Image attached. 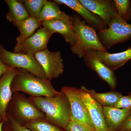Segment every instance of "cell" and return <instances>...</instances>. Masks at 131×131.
<instances>
[{
    "instance_id": "obj_27",
    "label": "cell",
    "mask_w": 131,
    "mask_h": 131,
    "mask_svg": "<svg viewBox=\"0 0 131 131\" xmlns=\"http://www.w3.org/2000/svg\"><path fill=\"white\" fill-rule=\"evenodd\" d=\"M64 129L66 131H90L82 124L73 121H70Z\"/></svg>"
},
{
    "instance_id": "obj_21",
    "label": "cell",
    "mask_w": 131,
    "mask_h": 131,
    "mask_svg": "<svg viewBox=\"0 0 131 131\" xmlns=\"http://www.w3.org/2000/svg\"><path fill=\"white\" fill-rule=\"evenodd\" d=\"M8 7L6 19L12 23L21 21L29 17V15L21 1L5 0Z\"/></svg>"
},
{
    "instance_id": "obj_5",
    "label": "cell",
    "mask_w": 131,
    "mask_h": 131,
    "mask_svg": "<svg viewBox=\"0 0 131 131\" xmlns=\"http://www.w3.org/2000/svg\"><path fill=\"white\" fill-rule=\"evenodd\" d=\"M0 60L12 68L25 70L37 77L48 79L34 56L8 51L0 44Z\"/></svg>"
},
{
    "instance_id": "obj_3",
    "label": "cell",
    "mask_w": 131,
    "mask_h": 131,
    "mask_svg": "<svg viewBox=\"0 0 131 131\" xmlns=\"http://www.w3.org/2000/svg\"><path fill=\"white\" fill-rule=\"evenodd\" d=\"M73 16V28L77 38L75 43L71 47L73 54L82 58L90 49L108 52L99 40L95 29L86 25L78 15L74 14Z\"/></svg>"
},
{
    "instance_id": "obj_25",
    "label": "cell",
    "mask_w": 131,
    "mask_h": 131,
    "mask_svg": "<svg viewBox=\"0 0 131 131\" xmlns=\"http://www.w3.org/2000/svg\"><path fill=\"white\" fill-rule=\"evenodd\" d=\"M4 122L14 131H33L19 123L8 112H6Z\"/></svg>"
},
{
    "instance_id": "obj_24",
    "label": "cell",
    "mask_w": 131,
    "mask_h": 131,
    "mask_svg": "<svg viewBox=\"0 0 131 131\" xmlns=\"http://www.w3.org/2000/svg\"><path fill=\"white\" fill-rule=\"evenodd\" d=\"M118 15L126 21L131 19V2L129 0H114Z\"/></svg>"
},
{
    "instance_id": "obj_12",
    "label": "cell",
    "mask_w": 131,
    "mask_h": 131,
    "mask_svg": "<svg viewBox=\"0 0 131 131\" xmlns=\"http://www.w3.org/2000/svg\"><path fill=\"white\" fill-rule=\"evenodd\" d=\"M79 93L88 110L95 131H114L106 124L103 112V106L95 100L86 92L79 89Z\"/></svg>"
},
{
    "instance_id": "obj_32",
    "label": "cell",
    "mask_w": 131,
    "mask_h": 131,
    "mask_svg": "<svg viewBox=\"0 0 131 131\" xmlns=\"http://www.w3.org/2000/svg\"><path fill=\"white\" fill-rule=\"evenodd\" d=\"M131 131V130H124V131Z\"/></svg>"
},
{
    "instance_id": "obj_33",
    "label": "cell",
    "mask_w": 131,
    "mask_h": 131,
    "mask_svg": "<svg viewBox=\"0 0 131 131\" xmlns=\"http://www.w3.org/2000/svg\"><path fill=\"white\" fill-rule=\"evenodd\" d=\"M1 122V121H0V122Z\"/></svg>"
},
{
    "instance_id": "obj_2",
    "label": "cell",
    "mask_w": 131,
    "mask_h": 131,
    "mask_svg": "<svg viewBox=\"0 0 131 131\" xmlns=\"http://www.w3.org/2000/svg\"><path fill=\"white\" fill-rule=\"evenodd\" d=\"M11 84L13 94L22 92L34 97L55 96L59 92L55 90L51 81L35 76L27 71L19 69Z\"/></svg>"
},
{
    "instance_id": "obj_17",
    "label": "cell",
    "mask_w": 131,
    "mask_h": 131,
    "mask_svg": "<svg viewBox=\"0 0 131 131\" xmlns=\"http://www.w3.org/2000/svg\"><path fill=\"white\" fill-rule=\"evenodd\" d=\"M43 27L46 28L53 34L58 33L63 37L66 42L73 46L77 40L73 27L63 21L57 20H49L41 23Z\"/></svg>"
},
{
    "instance_id": "obj_22",
    "label": "cell",
    "mask_w": 131,
    "mask_h": 131,
    "mask_svg": "<svg viewBox=\"0 0 131 131\" xmlns=\"http://www.w3.org/2000/svg\"><path fill=\"white\" fill-rule=\"evenodd\" d=\"M24 126L33 131H66L45 118H40L28 122Z\"/></svg>"
},
{
    "instance_id": "obj_28",
    "label": "cell",
    "mask_w": 131,
    "mask_h": 131,
    "mask_svg": "<svg viewBox=\"0 0 131 131\" xmlns=\"http://www.w3.org/2000/svg\"><path fill=\"white\" fill-rule=\"evenodd\" d=\"M131 130V113L124 122L120 131Z\"/></svg>"
},
{
    "instance_id": "obj_29",
    "label": "cell",
    "mask_w": 131,
    "mask_h": 131,
    "mask_svg": "<svg viewBox=\"0 0 131 131\" xmlns=\"http://www.w3.org/2000/svg\"><path fill=\"white\" fill-rule=\"evenodd\" d=\"M12 68L8 66L3 63L0 60V78Z\"/></svg>"
},
{
    "instance_id": "obj_23",
    "label": "cell",
    "mask_w": 131,
    "mask_h": 131,
    "mask_svg": "<svg viewBox=\"0 0 131 131\" xmlns=\"http://www.w3.org/2000/svg\"><path fill=\"white\" fill-rule=\"evenodd\" d=\"M24 5L30 16L38 18L47 0H22Z\"/></svg>"
},
{
    "instance_id": "obj_14",
    "label": "cell",
    "mask_w": 131,
    "mask_h": 131,
    "mask_svg": "<svg viewBox=\"0 0 131 131\" xmlns=\"http://www.w3.org/2000/svg\"><path fill=\"white\" fill-rule=\"evenodd\" d=\"M19 69L12 68L0 78V121L4 120L13 96L11 84Z\"/></svg>"
},
{
    "instance_id": "obj_26",
    "label": "cell",
    "mask_w": 131,
    "mask_h": 131,
    "mask_svg": "<svg viewBox=\"0 0 131 131\" xmlns=\"http://www.w3.org/2000/svg\"><path fill=\"white\" fill-rule=\"evenodd\" d=\"M114 107L121 108H131V92L125 96L123 95Z\"/></svg>"
},
{
    "instance_id": "obj_30",
    "label": "cell",
    "mask_w": 131,
    "mask_h": 131,
    "mask_svg": "<svg viewBox=\"0 0 131 131\" xmlns=\"http://www.w3.org/2000/svg\"><path fill=\"white\" fill-rule=\"evenodd\" d=\"M2 131H14L7 125H6L5 123H3V125Z\"/></svg>"
},
{
    "instance_id": "obj_6",
    "label": "cell",
    "mask_w": 131,
    "mask_h": 131,
    "mask_svg": "<svg viewBox=\"0 0 131 131\" xmlns=\"http://www.w3.org/2000/svg\"><path fill=\"white\" fill-rule=\"evenodd\" d=\"M108 27L97 33L99 40L106 49L126 42L131 38V24L118 16L113 19Z\"/></svg>"
},
{
    "instance_id": "obj_9",
    "label": "cell",
    "mask_w": 131,
    "mask_h": 131,
    "mask_svg": "<svg viewBox=\"0 0 131 131\" xmlns=\"http://www.w3.org/2000/svg\"><path fill=\"white\" fill-rule=\"evenodd\" d=\"M83 58L87 67L95 71L100 78L107 83L111 89L116 88L117 80L114 71L101 61L97 56L96 50H88Z\"/></svg>"
},
{
    "instance_id": "obj_7",
    "label": "cell",
    "mask_w": 131,
    "mask_h": 131,
    "mask_svg": "<svg viewBox=\"0 0 131 131\" xmlns=\"http://www.w3.org/2000/svg\"><path fill=\"white\" fill-rule=\"evenodd\" d=\"M61 91L67 96L71 107L70 121L79 122L90 131H95L89 112L79 93L74 87L64 86Z\"/></svg>"
},
{
    "instance_id": "obj_15",
    "label": "cell",
    "mask_w": 131,
    "mask_h": 131,
    "mask_svg": "<svg viewBox=\"0 0 131 131\" xmlns=\"http://www.w3.org/2000/svg\"><path fill=\"white\" fill-rule=\"evenodd\" d=\"M103 112L107 127L113 131H120L124 122L131 113V108L103 106Z\"/></svg>"
},
{
    "instance_id": "obj_11",
    "label": "cell",
    "mask_w": 131,
    "mask_h": 131,
    "mask_svg": "<svg viewBox=\"0 0 131 131\" xmlns=\"http://www.w3.org/2000/svg\"><path fill=\"white\" fill-rule=\"evenodd\" d=\"M83 6L102 19L106 26L118 16L114 1L78 0Z\"/></svg>"
},
{
    "instance_id": "obj_19",
    "label": "cell",
    "mask_w": 131,
    "mask_h": 131,
    "mask_svg": "<svg viewBox=\"0 0 131 131\" xmlns=\"http://www.w3.org/2000/svg\"><path fill=\"white\" fill-rule=\"evenodd\" d=\"M19 31V35L16 38V44L14 47H17L24 41L34 34L35 31L41 24L37 18L29 16L23 20L13 23Z\"/></svg>"
},
{
    "instance_id": "obj_4",
    "label": "cell",
    "mask_w": 131,
    "mask_h": 131,
    "mask_svg": "<svg viewBox=\"0 0 131 131\" xmlns=\"http://www.w3.org/2000/svg\"><path fill=\"white\" fill-rule=\"evenodd\" d=\"M7 112L23 126L34 120L45 118L44 113L36 106L30 98L19 92L13 94Z\"/></svg>"
},
{
    "instance_id": "obj_1",
    "label": "cell",
    "mask_w": 131,
    "mask_h": 131,
    "mask_svg": "<svg viewBox=\"0 0 131 131\" xmlns=\"http://www.w3.org/2000/svg\"><path fill=\"white\" fill-rule=\"evenodd\" d=\"M29 98L44 113L46 119L52 124L64 129L70 122V105L63 91L54 96Z\"/></svg>"
},
{
    "instance_id": "obj_10",
    "label": "cell",
    "mask_w": 131,
    "mask_h": 131,
    "mask_svg": "<svg viewBox=\"0 0 131 131\" xmlns=\"http://www.w3.org/2000/svg\"><path fill=\"white\" fill-rule=\"evenodd\" d=\"M53 34L46 28L42 27L22 44L18 47H14V52L34 56L37 52L47 49L48 41Z\"/></svg>"
},
{
    "instance_id": "obj_8",
    "label": "cell",
    "mask_w": 131,
    "mask_h": 131,
    "mask_svg": "<svg viewBox=\"0 0 131 131\" xmlns=\"http://www.w3.org/2000/svg\"><path fill=\"white\" fill-rule=\"evenodd\" d=\"M34 57L50 81L62 74L64 64L61 51L51 52L46 49L37 52Z\"/></svg>"
},
{
    "instance_id": "obj_16",
    "label": "cell",
    "mask_w": 131,
    "mask_h": 131,
    "mask_svg": "<svg viewBox=\"0 0 131 131\" xmlns=\"http://www.w3.org/2000/svg\"><path fill=\"white\" fill-rule=\"evenodd\" d=\"M98 58L111 70L114 71L131 60V47L126 50L115 53L96 50Z\"/></svg>"
},
{
    "instance_id": "obj_13",
    "label": "cell",
    "mask_w": 131,
    "mask_h": 131,
    "mask_svg": "<svg viewBox=\"0 0 131 131\" xmlns=\"http://www.w3.org/2000/svg\"><path fill=\"white\" fill-rule=\"evenodd\" d=\"M53 1L58 5L68 6L81 16L88 25L94 28L95 30L99 31L107 27L102 19L83 6L78 0H54Z\"/></svg>"
},
{
    "instance_id": "obj_18",
    "label": "cell",
    "mask_w": 131,
    "mask_h": 131,
    "mask_svg": "<svg viewBox=\"0 0 131 131\" xmlns=\"http://www.w3.org/2000/svg\"><path fill=\"white\" fill-rule=\"evenodd\" d=\"M57 5L53 1H47L43 8L38 20L41 24L45 20H57L73 27V16L68 15L61 10Z\"/></svg>"
},
{
    "instance_id": "obj_20",
    "label": "cell",
    "mask_w": 131,
    "mask_h": 131,
    "mask_svg": "<svg viewBox=\"0 0 131 131\" xmlns=\"http://www.w3.org/2000/svg\"><path fill=\"white\" fill-rule=\"evenodd\" d=\"M81 89L89 94L95 100L103 107H114L123 96L121 93L117 91L97 93L94 90L88 89L83 86H81Z\"/></svg>"
},
{
    "instance_id": "obj_31",
    "label": "cell",
    "mask_w": 131,
    "mask_h": 131,
    "mask_svg": "<svg viewBox=\"0 0 131 131\" xmlns=\"http://www.w3.org/2000/svg\"><path fill=\"white\" fill-rule=\"evenodd\" d=\"M4 123V120H3L0 122V131H2L3 125Z\"/></svg>"
}]
</instances>
